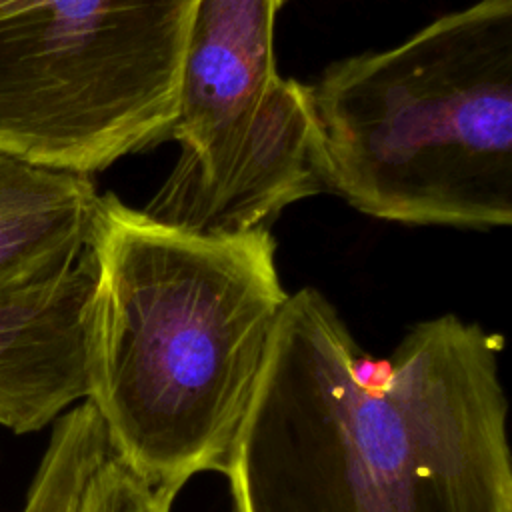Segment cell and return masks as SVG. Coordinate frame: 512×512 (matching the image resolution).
<instances>
[{
  "mask_svg": "<svg viewBox=\"0 0 512 512\" xmlns=\"http://www.w3.org/2000/svg\"><path fill=\"white\" fill-rule=\"evenodd\" d=\"M96 262L0 286V426L38 432L90 398Z\"/></svg>",
  "mask_w": 512,
  "mask_h": 512,
  "instance_id": "8992f818",
  "label": "cell"
},
{
  "mask_svg": "<svg viewBox=\"0 0 512 512\" xmlns=\"http://www.w3.org/2000/svg\"><path fill=\"white\" fill-rule=\"evenodd\" d=\"M326 174L312 88L278 76L202 142L180 148L142 214L196 236L270 230L286 206L328 190Z\"/></svg>",
  "mask_w": 512,
  "mask_h": 512,
  "instance_id": "5b68a950",
  "label": "cell"
},
{
  "mask_svg": "<svg viewBox=\"0 0 512 512\" xmlns=\"http://www.w3.org/2000/svg\"><path fill=\"white\" fill-rule=\"evenodd\" d=\"M90 402L152 486L222 472L288 292L270 230L196 236L100 196Z\"/></svg>",
  "mask_w": 512,
  "mask_h": 512,
  "instance_id": "7a4b0ae2",
  "label": "cell"
},
{
  "mask_svg": "<svg viewBox=\"0 0 512 512\" xmlns=\"http://www.w3.org/2000/svg\"><path fill=\"white\" fill-rule=\"evenodd\" d=\"M174 498L116 456L98 410L84 400L52 424L20 512H170Z\"/></svg>",
  "mask_w": 512,
  "mask_h": 512,
  "instance_id": "9c48e42d",
  "label": "cell"
},
{
  "mask_svg": "<svg viewBox=\"0 0 512 512\" xmlns=\"http://www.w3.org/2000/svg\"><path fill=\"white\" fill-rule=\"evenodd\" d=\"M312 88L328 190L418 226L512 222V0H478Z\"/></svg>",
  "mask_w": 512,
  "mask_h": 512,
  "instance_id": "3957f363",
  "label": "cell"
},
{
  "mask_svg": "<svg viewBox=\"0 0 512 512\" xmlns=\"http://www.w3.org/2000/svg\"><path fill=\"white\" fill-rule=\"evenodd\" d=\"M502 350L442 314L374 360L326 296L288 294L222 468L232 512H512Z\"/></svg>",
  "mask_w": 512,
  "mask_h": 512,
  "instance_id": "6da1fadb",
  "label": "cell"
},
{
  "mask_svg": "<svg viewBox=\"0 0 512 512\" xmlns=\"http://www.w3.org/2000/svg\"><path fill=\"white\" fill-rule=\"evenodd\" d=\"M196 0H0V152L92 174L170 138Z\"/></svg>",
  "mask_w": 512,
  "mask_h": 512,
  "instance_id": "277c9868",
  "label": "cell"
},
{
  "mask_svg": "<svg viewBox=\"0 0 512 512\" xmlns=\"http://www.w3.org/2000/svg\"><path fill=\"white\" fill-rule=\"evenodd\" d=\"M98 204L88 174L0 152V286L78 260L90 242Z\"/></svg>",
  "mask_w": 512,
  "mask_h": 512,
  "instance_id": "ba28073f",
  "label": "cell"
},
{
  "mask_svg": "<svg viewBox=\"0 0 512 512\" xmlns=\"http://www.w3.org/2000/svg\"><path fill=\"white\" fill-rule=\"evenodd\" d=\"M286 0H196L170 138L196 146L258 100L280 76L276 16Z\"/></svg>",
  "mask_w": 512,
  "mask_h": 512,
  "instance_id": "52a82bcc",
  "label": "cell"
}]
</instances>
